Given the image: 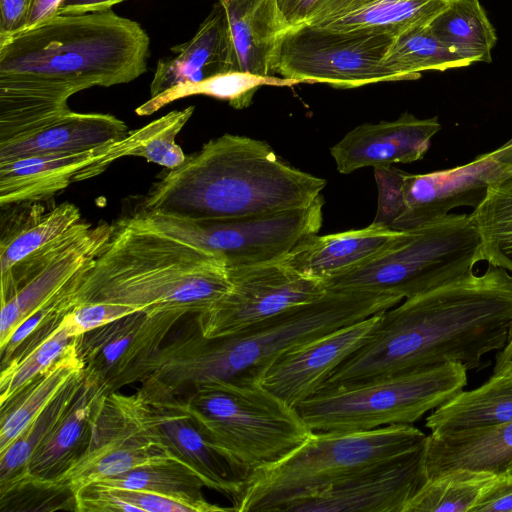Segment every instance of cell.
I'll list each match as a JSON object with an SVG mask.
<instances>
[{"instance_id":"1","label":"cell","mask_w":512,"mask_h":512,"mask_svg":"<svg viewBox=\"0 0 512 512\" xmlns=\"http://www.w3.org/2000/svg\"><path fill=\"white\" fill-rule=\"evenodd\" d=\"M512 326V276L492 266L404 299L383 311L369 339L318 392L449 362L467 371L501 350Z\"/></svg>"},{"instance_id":"2","label":"cell","mask_w":512,"mask_h":512,"mask_svg":"<svg viewBox=\"0 0 512 512\" xmlns=\"http://www.w3.org/2000/svg\"><path fill=\"white\" fill-rule=\"evenodd\" d=\"M149 46L138 22L112 10L55 15L0 38V89L66 106L79 91L140 77Z\"/></svg>"},{"instance_id":"3","label":"cell","mask_w":512,"mask_h":512,"mask_svg":"<svg viewBox=\"0 0 512 512\" xmlns=\"http://www.w3.org/2000/svg\"><path fill=\"white\" fill-rule=\"evenodd\" d=\"M403 300L383 292L327 290L314 301L229 337L207 339L195 323L194 329L162 346L138 393L147 402L184 396L204 383L254 371L297 345L383 312Z\"/></svg>"},{"instance_id":"4","label":"cell","mask_w":512,"mask_h":512,"mask_svg":"<svg viewBox=\"0 0 512 512\" xmlns=\"http://www.w3.org/2000/svg\"><path fill=\"white\" fill-rule=\"evenodd\" d=\"M326 180L281 160L269 144L223 134L155 182L142 210L224 220L312 203Z\"/></svg>"},{"instance_id":"5","label":"cell","mask_w":512,"mask_h":512,"mask_svg":"<svg viewBox=\"0 0 512 512\" xmlns=\"http://www.w3.org/2000/svg\"><path fill=\"white\" fill-rule=\"evenodd\" d=\"M230 288L221 257L154 227L137 212L114 223L77 289L76 305L107 302L196 315Z\"/></svg>"},{"instance_id":"6","label":"cell","mask_w":512,"mask_h":512,"mask_svg":"<svg viewBox=\"0 0 512 512\" xmlns=\"http://www.w3.org/2000/svg\"><path fill=\"white\" fill-rule=\"evenodd\" d=\"M177 398L209 445L245 479L312 433L297 408L249 373L204 383Z\"/></svg>"},{"instance_id":"7","label":"cell","mask_w":512,"mask_h":512,"mask_svg":"<svg viewBox=\"0 0 512 512\" xmlns=\"http://www.w3.org/2000/svg\"><path fill=\"white\" fill-rule=\"evenodd\" d=\"M412 424L364 431H312L279 461L251 472L232 499L238 512H283L304 497L377 462L405 453L426 438Z\"/></svg>"},{"instance_id":"8","label":"cell","mask_w":512,"mask_h":512,"mask_svg":"<svg viewBox=\"0 0 512 512\" xmlns=\"http://www.w3.org/2000/svg\"><path fill=\"white\" fill-rule=\"evenodd\" d=\"M481 260L471 216L447 214L402 231L383 253L323 284L326 290L383 292L406 299L471 273Z\"/></svg>"},{"instance_id":"9","label":"cell","mask_w":512,"mask_h":512,"mask_svg":"<svg viewBox=\"0 0 512 512\" xmlns=\"http://www.w3.org/2000/svg\"><path fill=\"white\" fill-rule=\"evenodd\" d=\"M467 369L449 362L315 393L297 410L312 431H364L413 424L467 384Z\"/></svg>"},{"instance_id":"10","label":"cell","mask_w":512,"mask_h":512,"mask_svg":"<svg viewBox=\"0 0 512 512\" xmlns=\"http://www.w3.org/2000/svg\"><path fill=\"white\" fill-rule=\"evenodd\" d=\"M324 199L294 209L224 220H194L156 211L138 213L151 225L221 257L228 268L279 261L317 234Z\"/></svg>"},{"instance_id":"11","label":"cell","mask_w":512,"mask_h":512,"mask_svg":"<svg viewBox=\"0 0 512 512\" xmlns=\"http://www.w3.org/2000/svg\"><path fill=\"white\" fill-rule=\"evenodd\" d=\"M393 39L368 30L298 25L279 36L272 73L297 83L336 88L396 81L383 64Z\"/></svg>"},{"instance_id":"12","label":"cell","mask_w":512,"mask_h":512,"mask_svg":"<svg viewBox=\"0 0 512 512\" xmlns=\"http://www.w3.org/2000/svg\"><path fill=\"white\" fill-rule=\"evenodd\" d=\"M169 461L184 463L157 435L145 401L137 393L128 396L111 392L97 405L84 452L42 489L69 491L73 497L104 479Z\"/></svg>"},{"instance_id":"13","label":"cell","mask_w":512,"mask_h":512,"mask_svg":"<svg viewBox=\"0 0 512 512\" xmlns=\"http://www.w3.org/2000/svg\"><path fill=\"white\" fill-rule=\"evenodd\" d=\"M508 174L492 152L465 165L427 174H410L393 165L374 168L378 206L373 222L407 231L454 208H476L489 186Z\"/></svg>"},{"instance_id":"14","label":"cell","mask_w":512,"mask_h":512,"mask_svg":"<svg viewBox=\"0 0 512 512\" xmlns=\"http://www.w3.org/2000/svg\"><path fill=\"white\" fill-rule=\"evenodd\" d=\"M114 224L81 220L1 274L0 347L14 329L92 265Z\"/></svg>"},{"instance_id":"15","label":"cell","mask_w":512,"mask_h":512,"mask_svg":"<svg viewBox=\"0 0 512 512\" xmlns=\"http://www.w3.org/2000/svg\"><path fill=\"white\" fill-rule=\"evenodd\" d=\"M230 290L194 315L201 335L224 338L326 293L321 280L304 276L280 261L228 268Z\"/></svg>"},{"instance_id":"16","label":"cell","mask_w":512,"mask_h":512,"mask_svg":"<svg viewBox=\"0 0 512 512\" xmlns=\"http://www.w3.org/2000/svg\"><path fill=\"white\" fill-rule=\"evenodd\" d=\"M184 310L137 311L76 337L84 373L109 393L143 382Z\"/></svg>"},{"instance_id":"17","label":"cell","mask_w":512,"mask_h":512,"mask_svg":"<svg viewBox=\"0 0 512 512\" xmlns=\"http://www.w3.org/2000/svg\"><path fill=\"white\" fill-rule=\"evenodd\" d=\"M162 116L130 131L121 140L85 151L55 153L0 162V206L45 201L70 185L103 173L132 152L163 125Z\"/></svg>"},{"instance_id":"18","label":"cell","mask_w":512,"mask_h":512,"mask_svg":"<svg viewBox=\"0 0 512 512\" xmlns=\"http://www.w3.org/2000/svg\"><path fill=\"white\" fill-rule=\"evenodd\" d=\"M426 438L405 453L287 505L283 512H405L427 479Z\"/></svg>"},{"instance_id":"19","label":"cell","mask_w":512,"mask_h":512,"mask_svg":"<svg viewBox=\"0 0 512 512\" xmlns=\"http://www.w3.org/2000/svg\"><path fill=\"white\" fill-rule=\"evenodd\" d=\"M381 313L297 345L248 373L297 408L316 393L337 366L369 339Z\"/></svg>"},{"instance_id":"20","label":"cell","mask_w":512,"mask_h":512,"mask_svg":"<svg viewBox=\"0 0 512 512\" xmlns=\"http://www.w3.org/2000/svg\"><path fill=\"white\" fill-rule=\"evenodd\" d=\"M440 129L437 117L419 119L403 113L394 121L355 127L331 148V155L341 174L363 167L411 163L423 158Z\"/></svg>"},{"instance_id":"21","label":"cell","mask_w":512,"mask_h":512,"mask_svg":"<svg viewBox=\"0 0 512 512\" xmlns=\"http://www.w3.org/2000/svg\"><path fill=\"white\" fill-rule=\"evenodd\" d=\"M171 52L173 56L157 63L150 84L151 97L181 83L240 71L228 20L218 2L195 35L189 41L173 46Z\"/></svg>"},{"instance_id":"22","label":"cell","mask_w":512,"mask_h":512,"mask_svg":"<svg viewBox=\"0 0 512 512\" xmlns=\"http://www.w3.org/2000/svg\"><path fill=\"white\" fill-rule=\"evenodd\" d=\"M402 231L372 223L362 229L303 239L279 260L296 272L314 279L349 272L370 261L393 245Z\"/></svg>"},{"instance_id":"23","label":"cell","mask_w":512,"mask_h":512,"mask_svg":"<svg viewBox=\"0 0 512 512\" xmlns=\"http://www.w3.org/2000/svg\"><path fill=\"white\" fill-rule=\"evenodd\" d=\"M109 393L107 388L84 373L81 389L67 411L32 453L18 487L42 489L84 452L90 435L95 410Z\"/></svg>"},{"instance_id":"24","label":"cell","mask_w":512,"mask_h":512,"mask_svg":"<svg viewBox=\"0 0 512 512\" xmlns=\"http://www.w3.org/2000/svg\"><path fill=\"white\" fill-rule=\"evenodd\" d=\"M146 403L149 421L157 435L201 476L206 487L230 496L231 500L240 493L245 478L209 445L177 397Z\"/></svg>"},{"instance_id":"25","label":"cell","mask_w":512,"mask_h":512,"mask_svg":"<svg viewBox=\"0 0 512 512\" xmlns=\"http://www.w3.org/2000/svg\"><path fill=\"white\" fill-rule=\"evenodd\" d=\"M128 133L126 124L113 115L71 110L31 133L0 142V162L85 151L121 140Z\"/></svg>"},{"instance_id":"26","label":"cell","mask_w":512,"mask_h":512,"mask_svg":"<svg viewBox=\"0 0 512 512\" xmlns=\"http://www.w3.org/2000/svg\"><path fill=\"white\" fill-rule=\"evenodd\" d=\"M512 465V421L426 438L427 477L455 469L497 475Z\"/></svg>"},{"instance_id":"27","label":"cell","mask_w":512,"mask_h":512,"mask_svg":"<svg viewBox=\"0 0 512 512\" xmlns=\"http://www.w3.org/2000/svg\"><path fill=\"white\" fill-rule=\"evenodd\" d=\"M40 201L9 205L2 215L1 274L32 252L54 241L79 223V208L69 202L47 208Z\"/></svg>"},{"instance_id":"28","label":"cell","mask_w":512,"mask_h":512,"mask_svg":"<svg viewBox=\"0 0 512 512\" xmlns=\"http://www.w3.org/2000/svg\"><path fill=\"white\" fill-rule=\"evenodd\" d=\"M223 7L240 71L275 76L272 60L285 31L277 0H217Z\"/></svg>"},{"instance_id":"29","label":"cell","mask_w":512,"mask_h":512,"mask_svg":"<svg viewBox=\"0 0 512 512\" xmlns=\"http://www.w3.org/2000/svg\"><path fill=\"white\" fill-rule=\"evenodd\" d=\"M83 372L84 363L75 337L48 369L1 405L0 453L29 427L71 379Z\"/></svg>"},{"instance_id":"30","label":"cell","mask_w":512,"mask_h":512,"mask_svg":"<svg viewBox=\"0 0 512 512\" xmlns=\"http://www.w3.org/2000/svg\"><path fill=\"white\" fill-rule=\"evenodd\" d=\"M512 421V376H495L461 391L434 409L425 426L433 434L458 432Z\"/></svg>"},{"instance_id":"31","label":"cell","mask_w":512,"mask_h":512,"mask_svg":"<svg viewBox=\"0 0 512 512\" xmlns=\"http://www.w3.org/2000/svg\"><path fill=\"white\" fill-rule=\"evenodd\" d=\"M105 488L145 490L174 497L192 507L194 512L234 511L206 500L201 476L180 461H169L139 467L94 483Z\"/></svg>"},{"instance_id":"32","label":"cell","mask_w":512,"mask_h":512,"mask_svg":"<svg viewBox=\"0 0 512 512\" xmlns=\"http://www.w3.org/2000/svg\"><path fill=\"white\" fill-rule=\"evenodd\" d=\"M429 27L471 64L491 62L497 36L479 0H450Z\"/></svg>"},{"instance_id":"33","label":"cell","mask_w":512,"mask_h":512,"mask_svg":"<svg viewBox=\"0 0 512 512\" xmlns=\"http://www.w3.org/2000/svg\"><path fill=\"white\" fill-rule=\"evenodd\" d=\"M383 64L396 81L418 79L421 72L428 70L444 71L471 65L454 48L441 41L429 24L394 37Z\"/></svg>"},{"instance_id":"34","label":"cell","mask_w":512,"mask_h":512,"mask_svg":"<svg viewBox=\"0 0 512 512\" xmlns=\"http://www.w3.org/2000/svg\"><path fill=\"white\" fill-rule=\"evenodd\" d=\"M296 81L277 76H260L244 71H233L218 74L197 82H186L175 85L160 94L150 97L136 108L139 116L151 115L164 106L195 95H204L225 100L235 109H243L250 105L255 92L261 86H292Z\"/></svg>"},{"instance_id":"35","label":"cell","mask_w":512,"mask_h":512,"mask_svg":"<svg viewBox=\"0 0 512 512\" xmlns=\"http://www.w3.org/2000/svg\"><path fill=\"white\" fill-rule=\"evenodd\" d=\"M450 0H373L320 27L337 30H368L396 37L427 25Z\"/></svg>"},{"instance_id":"36","label":"cell","mask_w":512,"mask_h":512,"mask_svg":"<svg viewBox=\"0 0 512 512\" xmlns=\"http://www.w3.org/2000/svg\"><path fill=\"white\" fill-rule=\"evenodd\" d=\"M470 216L480 238L482 260L512 272V173L489 186Z\"/></svg>"},{"instance_id":"37","label":"cell","mask_w":512,"mask_h":512,"mask_svg":"<svg viewBox=\"0 0 512 512\" xmlns=\"http://www.w3.org/2000/svg\"><path fill=\"white\" fill-rule=\"evenodd\" d=\"M83 379L84 372L71 379L29 427L0 453L2 499L17 490L32 453L67 411L81 389Z\"/></svg>"},{"instance_id":"38","label":"cell","mask_w":512,"mask_h":512,"mask_svg":"<svg viewBox=\"0 0 512 512\" xmlns=\"http://www.w3.org/2000/svg\"><path fill=\"white\" fill-rule=\"evenodd\" d=\"M494 474L455 469L427 477L405 512H472Z\"/></svg>"},{"instance_id":"39","label":"cell","mask_w":512,"mask_h":512,"mask_svg":"<svg viewBox=\"0 0 512 512\" xmlns=\"http://www.w3.org/2000/svg\"><path fill=\"white\" fill-rule=\"evenodd\" d=\"M75 338L66 317L42 341L33 347L15 353L2 366L0 374V404L6 403L34 377L48 369Z\"/></svg>"},{"instance_id":"40","label":"cell","mask_w":512,"mask_h":512,"mask_svg":"<svg viewBox=\"0 0 512 512\" xmlns=\"http://www.w3.org/2000/svg\"><path fill=\"white\" fill-rule=\"evenodd\" d=\"M90 267L79 273L59 294L34 311L14 329L5 344L0 347L1 367L11 359L18 347L32 333L47 325L61 322L64 316L76 306L77 289Z\"/></svg>"},{"instance_id":"41","label":"cell","mask_w":512,"mask_h":512,"mask_svg":"<svg viewBox=\"0 0 512 512\" xmlns=\"http://www.w3.org/2000/svg\"><path fill=\"white\" fill-rule=\"evenodd\" d=\"M194 112V106L183 110H174L164 115L165 120L161 128L150 138L145 140L133 152L132 156L142 157L148 162L174 169L181 165L186 155L176 144L175 139L186 125Z\"/></svg>"},{"instance_id":"42","label":"cell","mask_w":512,"mask_h":512,"mask_svg":"<svg viewBox=\"0 0 512 512\" xmlns=\"http://www.w3.org/2000/svg\"><path fill=\"white\" fill-rule=\"evenodd\" d=\"M134 312L137 310L125 305L91 302L76 305L65 317L78 337Z\"/></svg>"},{"instance_id":"43","label":"cell","mask_w":512,"mask_h":512,"mask_svg":"<svg viewBox=\"0 0 512 512\" xmlns=\"http://www.w3.org/2000/svg\"><path fill=\"white\" fill-rule=\"evenodd\" d=\"M75 510L80 512H141V510L118 497L109 489L92 484L73 495Z\"/></svg>"},{"instance_id":"44","label":"cell","mask_w":512,"mask_h":512,"mask_svg":"<svg viewBox=\"0 0 512 512\" xmlns=\"http://www.w3.org/2000/svg\"><path fill=\"white\" fill-rule=\"evenodd\" d=\"M107 489L116 497L137 506L141 512H194L192 507L188 504L174 497L157 492L115 488Z\"/></svg>"},{"instance_id":"45","label":"cell","mask_w":512,"mask_h":512,"mask_svg":"<svg viewBox=\"0 0 512 512\" xmlns=\"http://www.w3.org/2000/svg\"><path fill=\"white\" fill-rule=\"evenodd\" d=\"M472 512H512V474L494 475L479 496Z\"/></svg>"},{"instance_id":"46","label":"cell","mask_w":512,"mask_h":512,"mask_svg":"<svg viewBox=\"0 0 512 512\" xmlns=\"http://www.w3.org/2000/svg\"><path fill=\"white\" fill-rule=\"evenodd\" d=\"M31 0H0V38L24 28Z\"/></svg>"},{"instance_id":"47","label":"cell","mask_w":512,"mask_h":512,"mask_svg":"<svg viewBox=\"0 0 512 512\" xmlns=\"http://www.w3.org/2000/svg\"><path fill=\"white\" fill-rule=\"evenodd\" d=\"M322 0H277L282 24L286 29L305 24Z\"/></svg>"},{"instance_id":"48","label":"cell","mask_w":512,"mask_h":512,"mask_svg":"<svg viewBox=\"0 0 512 512\" xmlns=\"http://www.w3.org/2000/svg\"><path fill=\"white\" fill-rule=\"evenodd\" d=\"M122 0H62L56 15H83L103 12Z\"/></svg>"},{"instance_id":"49","label":"cell","mask_w":512,"mask_h":512,"mask_svg":"<svg viewBox=\"0 0 512 512\" xmlns=\"http://www.w3.org/2000/svg\"><path fill=\"white\" fill-rule=\"evenodd\" d=\"M61 1L62 0H31L25 25L22 30L29 29L46 19L54 17Z\"/></svg>"},{"instance_id":"50","label":"cell","mask_w":512,"mask_h":512,"mask_svg":"<svg viewBox=\"0 0 512 512\" xmlns=\"http://www.w3.org/2000/svg\"><path fill=\"white\" fill-rule=\"evenodd\" d=\"M492 375L512 376V326L505 346L498 351Z\"/></svg>"},{"instance_id":"51","label":"cell","mask_w":512,"mask_h":512,"mask_svg":"<svg viewBox=\"0 0 512 512\" xmlns=\"http://www.w3.org/2000/svg\"><path fill=\"white\" fill-rule=\"evenodd\" d=\"M495 159L509 173H512V139L498 149L492 151Z\"/></svg>"},{"instance_id":"52","label":"cell","mask_w":512,"mask_h":512,"mask_svg":"<svg viewBox=\"0 0 512 512\" xmlns=\"http://www.w3.org/2000/svg\"><path fill=\"white\" fill-rule=\"evenodd\" d=\"M507 472H508V473H510V474H512V465L509 467V469H508V471H507Z\"/></svg>"}]
</instances>
